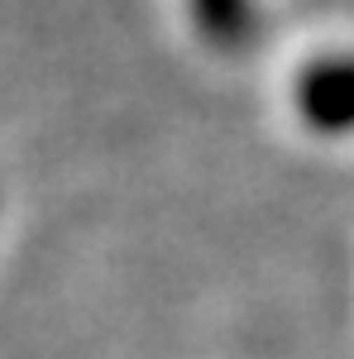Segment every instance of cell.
Wrapping results in <instances>:
<instances>
[{"instance_id": "obj_1", "label": "cell", "mask_w": 354, "mask_h": 359, "mask_svg": "<svg viewBox=\"0 0 354 359\" xmlns=\"http://www.w3.org/2000/svg\"><path fill=\"white\" fill-rule=\"evenodd\" d=\"M301 115H311L321 130H350L354 125V62L316 67L301 82Z\"/></svg>"}, {"instance_id": "obj_2", "label": "cell", "mask_w": 354, "mask_h": 359, "mask_svg": "<svg viewBox=\"0 0 354 359\" xmlns=\"http://www.w3.org/2000/svg\"><path fill=\"white\" fill-rule=\"evenodd\" d=\"M201 20L216 29V34L240 39L245 34V0H201Z\"/></svg>"}]
</instances>
